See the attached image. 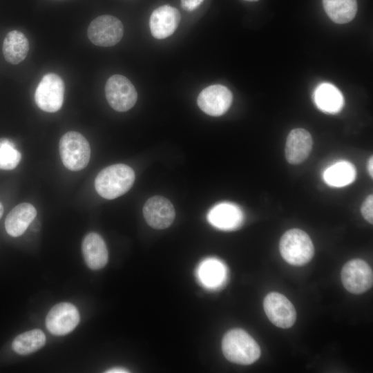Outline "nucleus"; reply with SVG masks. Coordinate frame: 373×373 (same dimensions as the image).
<instances>
[{
  "mask_svg": "<svg viewBox=\"0 0 373 373\" xmlns=\"http://www.w3.org/2000/svg\"><path fill=\"white\" fill-rule=\"evenodd\" d=\"M135 178L134 171L129 166L113 164L97 174L95 187L101 197L112 200L126 193L133 186Z\"/></svg>",
  "mask_w": 373,
  "mask_h": 373,
  "instance_id": "f257e3e1",
  "label": "nucleus"
},
{
  "mask_svg": "<svg viewBox=\"0 0 373 373\" xmlns=\"http://www.w3.org/2000/svg\"><path fill=\"white\" fill-rule=\"evenodd\" d=\"M222 351L229 361L240 365H250L260 356L256 341L245 330L236 328L227 332L222 341Z\"/></svg>",
  "mask_w": 373,
  "mask_h": 373,
  "instance_id": "f03ea898",
  "label": "nucleus"
},
{
  "mask_svg": "<svg viewBox=\"0 0 373 373\" xmlns=\"http://www.w3.org/2000/svg\"><path fill=\"white\" fill-rule=\"evenodd\" d=\"M280 252L283 259L291 265L308 263L314 256V247L307 233L298 229L287 231L281 237Z\"/></svg>",
  "mask_w": 373,
  "mask_h": 373,
  "instance_id": "7ed1b4c3",
  "label": "nucleus"
},
{
  "mask_svg": "<svg viewBox=\"0 0 373 373\" xmlns=\"http://www.w3.org/2000/svg\"><path fill=\"white\" fill-rule=\"evenodd\" d=\"M59 150L62 163L69 170L80 171L89 162V143L78 132L69 131L65 133L59 140Z\"/></svg>",
  "mask_w": 373,
  "mask_h": 373,
  "instance_id": "20e7f679",
  "label": "nucleus"
},
{
  "mask_svg": "<svg viewBox=\"0 0 373 373\" xmlns=\"http://www.w3.org/2000/svg\"><path fill=\"white\" fill-rule=\"evenodd\" d=\"M64 97V83L61 77L49 73L44 75L35 92L37 106L48 113L58 111L62 106Z\"/></svg>",
  "mask_w": 373,
  "mask_h": 373,
  "instance_id": "39448f33",
  "label": "nucleus"
},
{
  "mask_svg": "<svg viewBox=\"0 0 373 373\" xmlns=\"http://www.w3.org/2000/svg\"><path fill=\"white\" fill-rule=\"evenodd\" d=\"M124 26L117 17L104 15L94 19L90 23L87 35L95 45L110 47L117 44L122 38Z\"/></svg>",
  "mask_w": 373,
  "mask_h": 373,
  "instance_id": "423d86ee",
  "label": "nucleus"
},
{
  "mask_svg": "<svg viewBox=\"0 0 373 373\" xmlns=\"http://www.w3.org/2000/svg\"><path fill=\"white\" fill-rule=\"evenodd\" d=\"M105 95L109 105L119 112L128 111L137 99L133 84L122 75H113L109 77L105 86Z\"/></svg>",
  "mask_w": 373,
  "mask_h": 373,
  "instance_id": "0eeeda50",
  "label": "nucleus"
},
{
  "mask_svg": "<svg viewBox=\"0 0 373 373\" xmlns=\"http://www.w3.org/2000/svg\"><path fill=\"white\" fill-rule=\"evenodd\" d=\"M341 280L344 287L350 293L363 294L373 284V273L370 265L361 259L347 262L341 271Z\"/></svg>",
  "mask_w": 373,
  "mask_h": 373,
  "instance_id": "6e6552de",
  "label": "nucleus"
},
{
  "mask_svg": "<svg viewBox=\"0 0 373 373\" xmlns=\"http://www.w3.org/2000/svg\"><path fill=\"white\" fill-rule=\"evenodd\" d=\"M263 307L269 320L278 327L289 328L296 321V312L293 304L280 293H269L264 299Z\"/></svg>",
  "mask_w": 373,
  "mask_h": 373,
  "instance_id": "1a4fd4ad",
  "label": "nucleus"
},
{
  "mask_svg": "<svg viewBox=\"0 0 373 373\" xmlns=\"http://www.w3.org/2000/svg\"><path fill=\"white\" fill-rule=\"evenodd\" d=\"M77 307L69 303H60L51 308L46 318L48 330L55 336L71 332L79 323Z\"/></svg>",
  "mask_w": 373,
  "mask_h": 373,
  "instance_id": "9d476101",
  "label": "nucleus"
},
{
  "mask_svg": "<svg viewBox=\"0 0 373 373\" xmlns=\"http://www.w3.org/2000/svg\"><path fill=\"white\" fill-rule=\"evenodd\" d=\"M232 99V93L226 86L216 84L203 89L197 102L200 108L206 114L220 116L229 108Z\"/></svg>",
  "mask_w": 373,
  "mask_h": 373,
  "instance_id": "9b49d317",
  "label": "nucleus"
},
{
  "mask_svg": "<svg viewBox=\"0 0 373 373\" xmlns=\"http://www.w3.org/2000/svg\"><path fill=\"white\" fill-rule=\"evenodd\" d=\"M143 216L150 227L155 229H164L171 225L175 212L168 199L156 195L150 198L145 202Z\"/></svg>",
  "mask_w": 373,
  "mask_h": 373,
  "instance_id": "f8f14e48",
  "label": "nucleus"
},
{
  "mask_svg": "<svg viewBox=\"0 0 373 373\" xmlns=\"http://www.w3.org/2000/svg\"><path fill=\"white\" fill-rule=\"evenodd\" d=\"M180 19V13L177 8L169 5L160 6L150 17L151 32L156 39H165L175 31Z\"/></svg>",
  "mask_w": 373,
  "mask_h": 373,
  "instance_id": "ddd939ff",
  "label": "nucleus"
},
{
  "mask_svg": "<svg viewBox=\"0 0 373 373\" xmlns=\"http://www.w3.org/2000/svg\"><path fill=\"white\" fill-rule=\"evenodd\" d=\"M243 218L241 209L237 205L229 202L216 204L207 215L211 224L224 231L238 229L243 222Z\"/></svg>",
  "mask_w": 373,
  "mask_h": 373,
  "instance_id": "4468645a",
  "label": "nucleus"
},
{
  "mask_svg": "<svg viewBox=\"0 0 373 373\" xmlns=\"http://www.w3.org/2000/svg\"><path fill=\"white\" fill-rule=\"evenodd\" d=\"M313 144L310 133L303 128H295L288 135L285 157L289 163L300 164L309 155Z\"/></svg>",
  "mask_w": 373,
  "mask_h": 373,
  "instance_id": "2eb2a0df",
  "label": "nucleus"
},
{
  "mask_svg": "<svg viewBox=\"0 0 373 373\" xmlns=\"http://www.w3.org/2000/svg\"><path fill=\"white\" fill-rule=\"evenodd\" d=\"M82 251L85 262L91 269H100L108 262V252L106 243L97 233L91 232L85 236Z\"/></svg>",
  "mask_w": 373,
  "mask_h": 373,
  "instance_id": "dca6fc26",
  "label": "nucleus"
},
{
  "mask_svg": "<svg viewBox=\"0 0 373 373\" xmlns=\"http://www.w3.org/2000/svg\"><path fill=\"white\" fill-rule=\"evenodd\" d=\"M36 216L37 210L32 204L23 202L17 205L6 218L5 228L7 233L12 237L21 236Z\"/></svg>",
  "mask_w": 373,
  "mask_h": 373,
  "instance_id": "f3484780",
  "label": "nucleus"
},
{
  "mask_svg": "<svg viewBox=\"0 0 373 373\" xmlns=\"http://www.w3.org/2000/svg\"><path fill=\"white\" fill-rule=\"evenodd\" d=\"M314 100L321 111L332 114L339 112L344 104L341 92L335 86L327 82L322 83L316 88Z\"/></svg>",
  "mask_w": 373,
  "mask_h": 373,
  "instance_id": "a211bd4d",
  "label": "nucleus"
},
{
  "mask_svg": "<svg viewBox=\"0 0 373 373\" xmlns=\"http://www.w3.org/2000/svg\"><path fill=\"white\" fill-rule=\"evenodd\" d=\"M2 51L8 62L12 64H19L28 55L29 41L23 32L11 30L3 40Z\"/></svg>",
  "mask_w": 373,
  "mask_h": 373,
  "instance_id": "6ab92c4d",
  "label": "nucleus"
},
{
  "mask_svg": "<svg viewBox=\"0 0 373 373\" xmlns=\"http://www.w3.org/2000/svg\"><path fill=\"white\" fill-rule=\"evenodd\" d=\"M198 276L205 287L215 289L220 287L225 282L226 267L221 261L217 259H207L200 265Z\"/></svg>",
  "mask_w": 373,
  "mask_h": 373,
  "instance_id": "aec40b11",
  "label": "nucleus"
},
{
  "mask_svg": "<svg viewBox=\"0 0 373 373\" xmlns=\"http://www.w3.org/2000/svg\"><path fill=\"white\" fill-rule=\"evenodd\" d=\"M328 17L336 23H346L354 19L357 11L356 0H323Z\"/></svg>",
  "mask_w": 373,
  "mask_h": 373,
  "instance_id": "412c9836",
  "label": "nucleus"
},
{
  "mask_svg": "<svg viewBox=\"0 0 373 373\" xmlns=\"http://www.w3.org/2000/svg\"><path fill=\"white\" fill-rule=\"evenodd\" d=\"M355 177V168L347 161H340L334 164L323 173L325 182L334 187L347 186L354 180Z\"/></svg>",
  "mask_w": 373,
  "mask_h": 373,
  "instance_id": "4be33fe9",
  "label": "nucleus"
},
{
  "mask_svg": "<svg viewBox=\"0 0 373 373\" xmlns=\"http://www.w3.org/2000/svg\"><path fill=\"white\" fill-rule=\"evenodd\" d=\"M46 336L38 329H35L18 335L12 344V350L20 355L32 354L46 343Z\"/></svg>",
  "mask_w": 373,
  "mask_h": 373,
  "instance_id": "5701e85b",
  "label": "nucleus"
},
{
  "mask_svg": "<svg viewBox=\"0 0 373 373\" xmlns=\"http://www.w3.org/2000/svg\"><path fill=\"white\" fill-rule=\"evenodd\" d=\"M21 153L15 144L7 138L0 139V169L12 170L21 161Z\"/></svg>",
  "mask_w": 373,
  "mask_h": 373,
  "instance_id": "b1692460",
  "label": "nucleus"
},
{
  "mask_svg": "<svg viewBox=\"0 0 373 373\" xmlns=\"http://www.w3.org/2000/svg\"><path fill=\"white\" fill-rule=\"evenodd\" d=\"M363 218L370 224L373 223V196L370 195L363 202L361 209Z\"/></svg>",
  "mask_w": 373,
  "mask_h": 373,
  "instance_id": "393cba45",
  "label": "nucleus"
},
{
  "mask_svg": "<svg viewBox=\"0 0 373 373\" xmlns=\"http://www.w3.org/2000/svg\"><path fill=\"white\" fill-rule=\"evenodd\" d=\"M204 0H180V5L183 10L191 12L197 9Z\"/></svg>",
  "mask_w": 373,
  "mask_h": 373,
  "instance_id": "a878e982",
  "label": "nucleus"
},
{
  "mask_svg": "<svg viewBox=\"0 0 373 373\" xmlns=\"http://www.w3.org/2000/svg\"><path fill=\"white\" fill-rule=\"evenodd\" d=\"M105 372H108V373H125V372H128V371L127 370H126L124 368H122V367H114V368L108 370Z\"/></svg>",
  "mask_w": 373,
  "mask_h": 373,
  "instance_id": "bb28decb",
  "label": "nucleus"
},
{
  "mask_svg": "<svg viewBox=\"0 0 373 373\" xmlns=\"http://www.w3.org/2000/svg\"><path fill=\"white\" fill-rule=\"evenodd\" d=\"M373 164V160H372V157H371L370 158V160H369V162H368V171H369V173L371 177L373 176V169H372V165Z\"/></svg>",
  "mask_w": 373,
  "mask_h": 373,
  "instance_id": "cd10ccee",
  "label": "nucleus"
},
{
  "mask_svg": "<svg viewBox=\"0 0 373 373\" xmlns=\"http://www.w3.org/2000/svg\"><path fill=\"white\" fill-rule=\"evenodd\" d=\"M3 207L2 203L0 202V219L3 215Z\"/></svg>",
  "mask_w": 373,
  "mask_h": 373,
  "instance_id": "c85d7f7f",
  "label": "nucleus"
},
{
  "mask_svg": "<svg viewBox=\"0 0 373 373\" xmlns=\"http://www.w3.org/2000/svg\"><path fill=\"white\" fill-rule=\"evenodd\" d=\"M245 1H257L258 0H245Z\"/></svg>",
  "mask_w": 373,
  "mask_h": 373,
  "instance_id": "c756f323",
  "label": "nucleus"
}]
</instances>
